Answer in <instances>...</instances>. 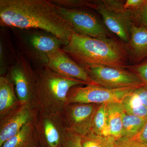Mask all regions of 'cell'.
Wrapping results in <instances>:
<instances>
[{"mask_svg":"<svg viewBox=\"0 0 147 147\" xmlns=\"http://www.w3.org/2000/svg\"><path fill=\"white\" fill-rule=\"evenodd\" d=\"M121 102L124 111L126 114L147 118V107L142 103L134 92L124 98Z\"/></svg>","mask_w":147,"mask_h":147,"instance_id":"44dd1931","label":"cell"},{"mask_svg":"<svg viewBox=\"0 0 147 147\" xmlns=\"http://www.w3.org/2000/svg\"><path fill=\"white\" fill-rule=\"evenodd\" d=\"M82 137L67 130L64 139L63 147H83Z\"/></svg>","mask_w":147,"mask_h":147,"instance_id":"cb8c5ba5","label":"cell"},{"mask_svg":"<svg viewBox=\"0 0 147 147\" xmlns=\"http://www.w3.org/2000/svg\"><path fill=\"white\" fill-rule=\"evenodd\" d=\"M88 9L96 10L102 16L104 24L123 42L128 43L133 24L130 11L119 1H88Z\"/></svg>","mask_w":147,"mask_h":147,"instance_id":"5b68a950","label":"cell"},{"mask_svg":"<svg viewBox=\"0 0 147 147\" xmlns=\"http://www.w3.org/2000/svg\"><path fill=\"white\" fill-rule=\"evenodd\" d=\"M36 116L0 147H40L35 130Z\"/></svg>","mask_w":147,"mask_h":147,"instance_id":"9a60e30c","label":"cell"},{"mask_svg":"<svg viewBox=\"0 0 147 147\" xmlns=\"http://www.w3.org/2000/svg\"><path fill=\"white\" fill-rule=\"evenodd\" d=\"M61 49L83 68L93 65L129 67L130 56L127 46L108 37L94 38L74 33Z\"/></svg>","mask_w":147,"mask_h":147,"instance_id":"7a4b0ae2","label":"cell"},{"mask_svg":"<svg viewBox=\"0 0 147 147\" xmlns=\"http://www.w3.org/2000/svg\"><path fill=\"white\" fill-rule=\"evenodd\" d=\"M0 26L42 30L67 43L76 33L60 7L51 0H0Z\"/></svg>","mask_w":147,"mask_h":147,"instance_id":"6da1fadb","label":"cell"},{"mask_svg":"<svg viewBox=\"0 0 147 147\" xmlns=\"http://www.w3.org/2000/svg\"><path fill=\"white\" fill-rule=\"evenodd\" d=\"M130 12L134 24H139L137 26H139L147 27V1L138 9Z\"/></svg>","mask_w":147,"mask_h":147,"instance_id":"603a6c76","label":"cell"},{"mask_svg":"<svg viewBox=\"0 0 147 147\" xmlns=\"http://www.w3.org/2000/svg\"><path fill=\"white\" fill-rule=\"evenodd\" d=\"M19 104L13 83L6 76H0V117Z\"/></svg>","mask_w":147,"mask_h":147,"instance_id":"e0dca14e","label":"cell"},{"mask_svg":"<svg viewBox=\"0 0 147 147\" xmlns=\"http://www.w3.org/2000/svg\"><path fill=\"white\" fill-rule=\"evenodd\" d=\"M134 139L147 144V118L142 130L137 137Z\"/></svg>","mask_w":147,"mask_h":147,"instance_id":"f1b7e54d","label":"cell"},{"mask_svg":"<svg viewBox=\"0 0 147 147\" xmlns=\"http://www.w3.org/2000/svg\"><path fill=\"white\" fill-rule=\"evenodd\" d=\"M35 130L40 147H63L67 130L61 114H55L39 109Z\"/></svg>","mask_w":147,"mask_h":147,"instance_id":"9c48e42d","label":"cell"},{"mask_svg":"<svg viewBox=\"0 0 147 147\" xmlns=\"http://www.w3.org/2000/svg\"><path fill=\"white\" fill-rule=\"evenodd\" d=\"M92 80L98 86L119 89L146 86L136 73L123 69L102 65L84 67Z\"/></svg>","mask_w":147,"mask_h":147,"instance_id":"ba28073f","label":"cell"},{"mask_svg":"<svg viewBox=\"0 0 147 147\" xmlns=\"http://www.w3.org/2000/svg\"><path fill=\"white\" fill-rule=\"evenodd\" d=\"M45 67L62 76L80 80L88 85H96L85 69L59 48L49 54Z\"/></svg>","mask_w":147,"mask_h":147,"instance_id":"4fadbf2b","label":"cell"},{"mask_svg":"<svg viewBox=\"0 0 147 147\" xmlns=\"http://www.w3.org/2000/svg\"><path fill=\"white\" fill-rule=\"evenodd\" d=\"M11 31L16 49L35 68L45 67L49 54L68 43L42 30L11 29Z\"/></svg>","mask_w":147,"mask_h":147,"instance_id":"277c9868","label":"cell"},{"mask_svg":"<svg viewBox=\"0 0 147 147\" xmlns=\"http://www.w3.org/2000/svg\"><path fill=\"white\" fill-rule=\"evenodd\" d=\"M134 92L139 98L142 103L147 107V87H140L134 91Z\"/></svg>","mask_w":147,"mask_h":147,"instance_id":"83f0119b","label":"cell"},{"mask_svg":"<svg viewBox=\"0 0 147 147\" xmlns=\"http://www.w3.org/2000/svg\"><path fill=\"white\" fill-rule=\"evenodd\" d=\"M146 0H127L123 3L124 8L129 11L137 10L145 3Z\"/></svg>","mask_w":147,"mask_h":147,"instance_id":"484cf974","label":"cell"},{"mask_svg":"<svg viewBox=\"0 0 147 147\" xmlns=\"http://www.w3.org/2000/svg\"><path fill=\"white\" fill-rule=\"evenodd\" d=\"M110 136L117 139L122 137L123 115L124 111L121 102L106 103Z\"/></svg>","mask_w":147,"mask_h":147,"instance_id":"ac0fdd59","label":"cell"},{"mask_svg":"<svg viewBox=\"0 0 147 147\" xmlns=\"http://www.w3.org/2000/svg\"><path fill=\"white\" fill-rule=\"evenodd\" d=\"M91 133L100 136H110L106 103L98 105L93 119Z\"/></svg>","mask_w":147,"mask_h":147,"instance_id":"ffe728a7","label":"cell"},{"mask_svg":"<svg viewBox=\"0 0 147 147\" xmlns=\"http://www.w3.org/2000/svg\"><path fill=\"white\" fill-rule=\"evenodd\" d=\"M37 105L40 110L61 114L67 105L69 90L76 86L88 85L85 82L67 78L46 67L35 68Z\"/></svg>","mask_w":147,"mask_h":147,"instance_id":"3957f363","label":"cell"},{"mask_svg":"<svg viewBox=\"0 0 147 147\" xmlns=\"http://www.w3.org/2000/svg\"><path fill=\"white\" fill-rule=\"evenodd\" d=\"M59 7L76 33L94 38L108 37V33L103 25L88 9Z\"/></svg>","mask_w":147,"mask_h":147,"instance_id":"8fae6325","label":"cell"},{"mask_svg":"<svg viewBox=\"0 0 147 147\" xmlns=\"http://www.w3.org/2000/svg\"><path fill=\"white\" fill-rule=\"evenodd\" d=\"M5 76L13 83L20 104L37 105L35 69L30 61L17 49L15 63Z\"/></svg>","mask_w":147,"mask_h":147,"instance_id":"8992f818","label":"cell"},{"mask_svg":"<svg viewBox=\"0 0 147 147\" xmlns=\"http://www.w3.org/2000/svg\"><path fill=\"white\" fill-rule=\"evenodd\" d=\"M2 28L0 38V75L5 76L9 69L14 64L17 55V49L14 47L10 35Z\"/></svg>","mask_w":147,"mask_h":147,"instance_id":"2e32d148","label":"cell"},{"mask_svg":"<svg viewBox=\"0 0 147 147\" xmlns=\"http://www.w3.org/2000/svg\"><path fill=\"white\" fill-rule=\"evenodd\" d=\"M147 118L140 117L124 113L121 137L134 139L141 131Z\"/></svg>","mask_w":147,"mask_h":147,"instance_id":"d6986e66","label":"cell"},{"mask_svg":"<svg viewBox=\"0 0 147 147\" xmlns=\"http://www.w3.org/2000/svg\"><path fill=\"white\" fill-rule=\"evenodd\" d=\"M116 147H147V144L136 139L121 137L117 139Z\"/></svg>","mask_w":147,"mask_h":147,"instance_id":"d4e9b609","label":"cell"},{"mask_svg":"<svg viewBox=\"0 0 147 147\" xmlns=\"http://www.w3.org/2000/svg\"><path fill=\"white\" fill-rule=\"evenodd\" d=\"M98 105L79 103L66 105L61 115L67 130L82 137L91 133Z\"/></svg>","mask_w":147,"mask_h":147,"instance_id":"30bf717a","label":"cell"},{"mask_svg":"<svg viewBox=\"0 0 147 147\" xmlns=\"http://www.w3.org/2000/svg\"><path fill=\"white\" fill-rule=\"evenodd\" d=\"M139 88L140 87L111 89L96 85H88L86 86H76L69 90L67 102V104L79 103L96 104L121 102L124 98Z\"/></svg>","mask_w":147,"mask_h":147,"instance_id":"52a82bcc","label":"cell"},{"mask_svg":"<svg viewBox=\"0 0 147 147\" xmlns=\"http://www.w3.org/2000/svg\"><path fill=\"white\" fill-rule=\"evenodd\" d=\"M132 69L133 71H131L136 73L147 87V63L137 66Z\"/></svg>","mask_w":147,"mask_h":147,"instance_id":"4316f807","label":"cell"},{"mask_svg":"<svg viewBox=\"0 0 147 147\" xmlns=\"http://www.w3.org/2000/svg\"><path fill=\"white\" fill-rule=\"evenodd\" d=\"M127 46L133 61L147 57V27L131 25L129 42Z\"/></svg>","mask_w":147,"mask_h":147,"instance_id":"5bb4252c","label":"cell"},{"mask_svg":"<svg viewBox=\"0 0 147 147\" xmlns=\"http://www.w3.org/2000/svg\"><path fill=\"white\" fill-rule=\"evenodd\" d=\"M117 138L111 136H103L90 133L82 137L83 147H116Z\"/></svg>","mask_w":147,"mask_h":147,"instance_id":"7402d4cb","label":"cell"},{"mask_svg":"<svg viewBox=\"0 0 147 147\" xmlns=\"http://www.w3.org/2000/svg\"><path fill=\"white\" fill-rule=\"evenodd\" d=\"M37 105L19 104L0 117V147L17 134L38 113Z\"/></svg>","mask_w":147,"mask_h":147,"instance_id":"7c38bea8","label":"cell"}]
</instances>
